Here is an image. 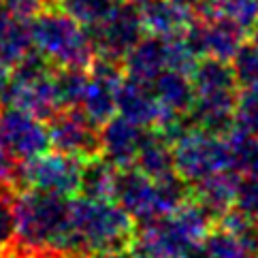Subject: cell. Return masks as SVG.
Returning <instances> with one entry per match:
<instances>
[{"instance_id": "1", "label": "cell", "mask_w": 258, "mask_h": 258, "mask_svg": "<svg viewBox=\"0 0 258 258\" xmlns=\"http://www.w3.org/2000/svg\"><path fill=\"white\" fill-rule=\"evenodd\" d=\"M71 197L22 188L15 195L17 239L7 256L56 252L64 258H79L81 250L73 235Z\"/></svg>"}, {"instance_id": "2", "label": "cell", "mask_w": 258, "mask_h": 258, "mask_svg": "<svg viewBox=\"0 0 258 258\" xmlns=\"http://www.w3.org/2000/svg\"><path fill=\"white\" fill-rule=\"evenodd\" d=\"M71 222L81 256L98 250H126L135 243L137 222L115 199H75Z\"/></svg>"}, {"instance_id": "3", "label": "cell", "mask_w": 258, "mask_h": 258, "mask_svg": "<svg viewBox=\"0 0 258 258\" xmlns=\"http://www.w3.org/2000/svg\"><path fill=\"white\" fill-rule=\"evenodd\" d=\"M32 47L53 69H90L96 60V49L86 26L71 17L60 7H47L30 22Z\"/></svg>"}, {"instance_id": "4", "label": "cell", "mask_w": 258, "mask_h": 258, "mask_svg": "<svg viewBox=\"0 0 258 258\" xmlns=\"http://www.w3.org/2000/svg\"><path fill=\"white\" fill-rule=\"evenodd\" d=\"M3 100L9 107L24 109L43 122L62 111L53 67L36 49H32L17 67L11 69V79Z\"/></svg>"}, {"instance_id": "5", "label": "cell", "mask_w": 258, "mask_h": 258, "mask_svg": "<svg viewBox=\"0 0 258 258\" xmlns=\"http://www.w3.org/2000/svg\"><path fill=\"white\" fill-rule=\"evenodd\" d=\"M175 171L190 186L230 169V147L224 135H214L190 126L173 141Z\"/></svg>"}, {"instance_id": "6", "label": "cell", "mask_w": 258, "mask_h": 258, "mask_svg": "<svg viewBox=\"0 0 258 258\" xmlns=\"http://www.w3.org/2000/svg\"><path fill=\"white\" fill-rule=\"evenodd\" d=\"M84 160L62 152H45L28 162H20V190L34 188L62 197L79 195Z\"/></svg>"}, {"instance_id": "7", "label": "cell", "mask_w": 258, "mask_h": 258, "mask_svg": "<svg viewBox=\"0 0 258 258\" xmlns=\"http://www.w3.org/2000/svg\"><path fill=\"white\" fill-rule=\"evenodd\" d=\"M49 141L56 152L75 156L79 160H92L103 156V141H100V126L81 111L75 109H62L47 119Z\"/></svg>"}, {"instance_id": "8", "label": "cell", "mask_w": 258, "mask_h": 258, "mask_svg": "<svg viewBox=\"0 0 258 258\" xmlns=\"http://www.w3.org/2000/svg\"><path fill=\"white\" fill-rule=\"evenodd\" d=\"M98 58H111L124 62V56L143 39L145 28L139 15V7L124 0L115 11L94 28H88Z\"/></svg>"}, {"instance_id": "9", "label": "cell", "mask_w": 258, "mask_h": 258, "mask_svg": "<svg viewBox=\"0 0 258 258\" xmlns=\"http://www.w3.org/2000/svg\"><path fill=\"white\" fill-rule=\"evenodd\" d=\"M113 199L122 205L137 224L169 216L160 181L147 177L137 167L117 169L113 183Z\"/></svg>"}, {"instance_id": "10", "label": "cell", "mask_w": 258, "mask_h": 258, "mask_svg": "<svg viewBox=\"0 0 258 258\" xmlns=\"http://www.w3.org/2000/svg\"><path fill=\"white\" fill-rule=\"evenodd\" d=\"M0 147L17 162H28L51 147L49 131L41 117L9 107L0 115Z\"/></svg>"}, {"instance_id": "11", "label": "cell", "mask_w": 258, "mask_h": 258, "mask_svg": "<svg viewBox=\"0 0 258 258\" xmlns=\"http://www.w3.org/2000/svg\"><path fill=\"white\" fill-rule=\"evenodd\" d=\"M186 41L199 58H218L228 62L245 43V30L222 17L195 20L186 32Z\"/></svg>"}, {"instance_id": "12", "label": "cell", "mask_w": 258, "mask_h": 258, "mask_svg": "<svg viewBox=\"0 0 258 258\" xmlns=\"http://www.w3.org/2000/svg\"><path fill=\"white\" fill-rule=\"evenodd\" d=\"M139 15L145 34L160 39L183 36L195 24V0H139Z\"/></svg>"}, {"instance_id": "13", "label": "cell", "mask_w": 258, "mask_h": 258, "mask_svg": "<svg viewBox=\"0 0 258 258\" xmlns=\"http://www.w3.org/2000/svg\"><path fill=\"white\" fill-rule=\"evenodd\" d=\"M147 128L133 124L122 115H113L109 122L100 126V141H103V158L111 162L115 169L135 167L137 156L141 152Z\"/></svg>"}, {"instance_id": "14", "label": "cell", "mask_w": 258, "mask_h": 258, "mask_svg": "<svg viewBox=\"0 0 258 258\" xmlns=\"http://www.w3.org/2000/svg\"><path fill=\"white\" fill-rule=\"evenodd\" d=\"M167 69H171L169 39H160L154 34H143V39L124 56L126 77L145 81V84H152Z\"/></svg>"}, {"instance_id": "15", "label": "cell", "mask_w": 258, "mask_h": 258, "mask_svg": "<svg viewBox=\"0 0 258 258\" xmlns=\"http://www.w3.org/2000/svg\"><path fill=\"white\" fill-rule=\"evenodd\" d=\"M197 98H233L239 96V86L233 67L226 60L205 58L199 60L190 73Z\"/></svg>"}, {"instance_id": "16", "label": "cell", "mask_w": 258, "mask_h": 258, "mask_svg": "<svg viewBox=\"0 0 258 258\" xmlns=\"http://www.w3.org/2000/svg\"><path fill=\"white\" fill-rule=\"evenodd\" d=\"M239 179L241 177L235 171L216 173L211 177L192 183V199L201 203L216 220H220L235 207Z\"/></svg>"}, {"instance_id": "17", "label": "cell", "mask_w": 258, "mask_h": 258, "mask_svg": "<svg viewBox=\"0 0 258 258\" xmlns=\"http://www.w3.org/2000/svg\"><path fill=\"white\" fill-rule=\"evenodd\" d=\"M152 88L156 92V98L160 100V105L171 115H177V117L190 115L197 100V92L188 73L167 69L152 81Z\"/></svg>"}, {"instance_id": "18", "label": "cell", "mask_w": 258, "mask_h": 258, "mask_svg": "<svg viewBox=\"0 0 258 258\" xmlns=\"http://www.w3.org/2000/svg\"><path fill=\"white\" fill-rule=\"evenodd\" d=\"M135 167L152 179H167L175 175V154L173 141L160 128H147L141 152L137 156Z\"/></svg>"}, {"instance_id": "19", "label": "cell", "mask_w": 258, "mask_h": 258, "mask_svg": "<svg viewBox=\"0 0 258 258\" xmlns=\"http://www.w3.org/2000/svg\"><path fill=\"white\" fill-rule=\"evenodd\" d=\"M30 24L17 13L0 5V64L7 69L17 67L32 51Z\"/></svg>"}, {"instance_id": "20", "label": "cell", "mask_w": 258, "mask_h": 258, "mask_svg": "<svg viewBox=\"0 0 258 258\" xmlns=\"http://www.w3.org/2000/svg\"><path fill=\"white\" fill-rule=\"evenodd\" d=\"M197 20L222 17L245 32L258 28V0H195Z\"/></svg>"}, {"instance_id": "21", "label": "cell", "mask_w": 258, "mask_h": 258, "mask_svg": "<svg viewBox=\"0 0 258 258\" xmlns=\"http://www.w3.org/2000/svg\"><path fill=\"white\" fill-rule=\"evenodd\" d=\"M115 171L117 169L111 162H107L103 156L92 158V160H84L79 195L90 197V199H113Z\"/></svg>"}, {"instance_id": "22", "label": "cell", "mask_w": 258, "mask_h": 258, "mask_svg": "<svg viewBox=\"0 0 258 258\" xmlns=\"http://www.w3.org/2000/svg\"><path fill=\"white\" fill-rule=\"evenodd\" d=\"M230 147V169L239 177L258 179V139L233 128L224 135Z\"/></svg>"}, {"instance_id": "23", "label": "cell", "mask_w": 258, "mask_h": 258, "mask_svg": "<svg viewBox=\"0 0 258 258\" xmlns=\"http://www.w3.org/2000/svg\"><path fill=\"white\" fill-rule=\"evenodd\" d=\"M203 247H205V258H254L256 254V250H252L241 237L220 224L209 230Z\"/></svg>"}, {"instance_id": "24", "label": "cell", "mask_w": 258, "mask_h": 258, "mask_svg": "<svg viewBox=\"0 0 258 258\" xmlns=\"http://www.w3.org/2000/svg\"><path fill=\"white\" fill-rule=\"evenodd\" d=\"M53 79H56V90L62 109L79 107L90 81V69H53Z\"/></svg>"}, {"instance_id": "25", "label": "cell", "mask_w": 258, "mask_h": 258, "mask_svg": "<svg viewBox=\"0 0 258 258\" xmlns=\"http://www.w3.org/2000/svg\"><path fill=\"white\" fill-rule=\"evenodd\" d=\"M119 3L124 0H60L58 7L71 17H75L81 26L94 28L115 11Z\"/></svg>"}, {"instance_id": "26", "label": "cell", "mask_w": 258, "mask_h": 258, "mask_svg": "<svg viewBox=\"0 0 258 258\" xmlns=\"http://www.w3.org/2000/svg\"><path fill=\"white\" fill-rule=\"evenodd\" d=\"M230 62L239 90L258 92V45L254 41H245Z\"/></svg>"}, {"instance_id": "27", "label": "cell", "mask_w": 258, "mask_h": 258, "mask_svg": "<svg viewBox=\"0 0 258 258\" xmlns=\"http://www.w3.org/2000/svg\"><path fill=\"white\" fill-rule=\"evenodd\" d=\"M17 190H0V256H7L15 247L17 218H15Z\"/></svg>"}, {"instance_id": "28", "label": "cell", "mask_w": 258, "mask_h": 258, "mask_svg": "<svg viewBox=\"0 0 258 258\" xmlns=\"http://www.w3.org/2000/svg\"><path fill=\"white\" fill-rule=\"evenodd\" d=\"M235 128L258 139V92L239 90L235 107Z\"/></svg>"}, {"instance_id": "29", "label": "cell", "mask_w": 258, "mask_h": 258, "mask_svg": "<svg viewBox=\"0 0 258 258\" xmlns=\"http://www.w3.org/2000/svg\"><path fill=\"white\" fill-rule=\"evenodd\" d=\"M235 209H239L243 216H247L252 222L258 224V179H239Z\"/></svg>"}, {"instance_id": "30", "label": "cell", "mask_w": 258, "mask_h": 258, "mask_svg": "<svg viewBox=\"0 0 258 258\" xmlns=\"http://www.w3.org/2000/svg\"><path fill=\"white\" fill-rule=\"evenodd\" d=\"M0 190H20V162L0 147Z\"/></svg>"}, {"instance_id": "31", "label": "cell", "mask_w": 258, "mask_h": 258, "mask_svg": "<svg viewBox=\"0 0 258 258\" xmlns=\"http://www.w3.org/2000/svg\"><path fill=\"white\" fill-rule=\"evenodd\" d=\"M0 5H5L9 11L17 13L24 20H30L36 13H41L43 9H47V0H0Z\"/></svg>"}, {"instance_id": "32", "label": "cell", "mask_w": 258, "mask_h": 258, "mask_svg": "<svg viewBox=\"0 0 258 258\" xmlns=\"http://www.w3.org/2000/svg\"><path fill=\"white\" fill-rule=\"evenodd\" d=\"M79 258H135L133 247H126V250H98V252H88Z\"/></svg>"}, {"instance_id": "33", "label": "cell", "mask_w": 258, "mask_h": 258, "mask_svg": "<svg viewBox=\"0 0 258 258\" xmlns=\"http://www.w3.org/2000/svg\"><path fill=\"white\" fill-rule=\"evenodd\" d=\"M9 79H11V69H7V67H3V64H0V100H3L5 92H7Z\"/></svg>"}, {"instance_id": "34", "label": "cell", "mask_w": 258, "mask_h": 258, "mask_svg": "<svg viewBox=\"0 0 258 258\" xmlns=\"http://www.w3.org/2000/svg\"><path fill=\"white\" fill-rule=\"evenodd\" d=\"M252 41H254V43H256V45H258V28H256V30H254V32H252Z\"/></svg>"}, {"instance_id": "35", "label": "cell", "mask_w": 258, "mask_h": 258, "mask_svg": "<svg viewBox=\"0 0 258 258\" xmlns=\"http://www.w3.org/2000/svg\"><path fill=\"white\" fill-rule=\"evenodd\" d=\"M58 3L60 0H47V5H51V7H58Z\"/></svg>"}, {"instance_id": "36", "label": "cell", "mask_w": 258, "mask_h": 258, "mask_svg": "<svg viewBox=\"0 0 258 258\" xmlns=\"http://www.w3.org/2000/svg\"><path fill=\"white\" fill-rule=\"evenodd\" d=\"M0 258H11V256H0Z\"/></svg>"}, {"instance_id": "37", "label": "cell", "mask_w": 258, "mask_h": 258, "mask_svg": "<svg viewBox=\"0 0 258 258\" xmlns=\"http://www.w3.org/2000/svg\"><path fill=\"white\" fill-rule=\"evenodd\" d=\"M254 258H258V252H256V254H254Z\"/></svg>"}, {"instance_id": "38", "label": "cell", "mask_w": 258, "mask_h": 258, "mask_svg": "<svg viewBox=\"0 0 258 258\" xmlns=\"http://www.w3.org/2000/svg\"><path fill=\"white\" fill-rule=\"evenodd\" d=\"M0 115H3V111H0Z\"/></svg>"}]
</instances>
